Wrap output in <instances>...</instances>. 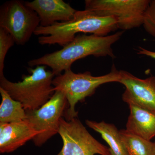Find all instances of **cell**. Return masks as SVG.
<instances>
[{"instance_id": "5bb4252c", "label": "cell", "mask_w": 155, "mask_h": 155, "mask_svg": "<svg viewBox=\"0 0 155 155\" xmlns=\"http://www.w3.org/2000/svg\"><path fill=\"white\" fill-rule=\"evenodd\" d=\"M2 101L0 105V123H13L25 120L26 111L20 102L12 98L5 90L0 87Z\"/></svg>"}, {"instance_id": "8992f818", "label": "cell", "mask_w": 155, "mask_h": 155, "mask_svg": "<svg viewBox=\"0 0 155 155\" xmlns=\"http://www.w3.org/2000/svg\"><path fill=\"white\" fill-rule=\"evenodd\" d=\"M40 24L38 15L25 2L12 0L1 6L0 28L10 34L16 44H26Z\"/></svg>"}, {"instance_id": "6da1fadb", "label": "cell", "mask_w": 155, "mask_h": 155, "mask_svg": "<svg viewBox=\"0 0 155 155\" xmlns=\"http://www.w3.org/2000/svg\"><path fill=\"white\" fill-rule=\"evenodd\" d=\"M124 31H122L105 36L77 35L63 48L30 60L28 65L30 67L41 65L49 67L54 75L58 76L63 71L71 69L75 61L88 56L114 59L116 57L112 45L120 39Z\"/></svg>"}, {"instance_id": "3957f363", "label": "cell", "mask_w": 155, "mask_h": 155, "mask_svg": "<svg viewBox=\"0 0 155 155\" xmlns=\"http://www.w3.org/2000/svg\"><path fill=\"white\" fill-rule=\"evenodd\" d=\"M46 67L41 65L30 69L31 74L23 75L22 81L17 82H11L4 75L0 77V87L20 102L25 111L37 110L55 92L53 85L54 74Z\"/></svg>"}, {"instance_id": "7c38bea8", "label": "cell", "mask_w": 155, "mask_h": 155, "mask_svg": "<svg viewBox=\"0 0 155 155\" xmlns=\"http://www.w3.org/2000/svg\"><path fill=\"white\" fill-rule=\"evenodd\" d=\"M130 113L126 130L147 140L155 137V112L134 104L128 105Z\"/></svg>"}, {"instance_id": "2e32d148", "label": "cell", "mask_w": 155, "mask_h": 155, "mask_svg": "<svg viewBox=\"0 0 155 155\" xmlns=\"http://www.w3.org/2000/svg\"><path fill=\"white\" fill-rule=\"evenodd\" d=\"M15 43L13 36L6 31L0 28V77L4 75L3 71L6 55Z\"/></svg>"}, {"instance_id": "e0dca14e", "label": "cell", "mask_w": 155, "mask_h": 155, "mask_svg": "<svg viewBox=\"0 0 155 155\" xmlns=\"http://www.w3.org/2000/svg\"><path fill=\"white\" fill-rule=\"evenodd\" d=\"M142 25L149 34L155 37V0L150 2L145 13Z\"/></svg>"}, {"instance_id": "9c48e42d", "label": "cell", "mask_w": 155, "mask_h": 155, "mask_svg": "<svg viewBox=\"0 0 155 155\" xmlns=\"http://www.w3.org/2000/svg\"><path fill=\"white\" fill-rule=\"evenodd\" d=\"M119 83L125 87L122 100L155 112V76L141 79L124 70L120 71Z\"/></svg>"}, {"instance_id": "ac0fdd59", "label": "cell", "mask_w": 155, "mask_h": 155, "mask_svg": "<svg viewBox=\"0 0 155 155\" xmlns=\"http://www.w3.org/2000/svg\"><path fill=\"white\" fill-rule=\"evenodd\" d=\"M136 51L138 54L147 56L155 60V51H150L141 47H139Z\"/></svg>"}, {"instance_id": "ba28073f", "label": "cell", "mask_w": 155, "mask_h": 155, "mask_svg": "<svg viewBox=\"0 0 155 155\" xmlns=\"http://www.w3.org/2000/svg\"><path fill=\"white\" fill-rule=\"evenodd\" d=\"M58 134L63 146L57 155H112L110 148L95 139L77 118H61Z\"/></svg>"}, {"instance_id": "5b68a950", "label": "cell", "mask_w": 155, "mask_h": 155, "mask_svg": "<svg viewBox=\"0 0 155 155\" xmlns=\"http://www.w3.org/2000/svg\"><path fill=\"white\" fill-rule=\"evenodd\" d=\"M150 0H85L84 10L100 17H114L118 28L130 30L143 25Z\"/></svg>"}, {"instance_id": "9a60e30c", "label": "cell", "mask_w": 155, "mask_h": 155, "mask_svg": "<svg viewBox=\"0 0 155 155\" xmlns=\"http://www.w3.org/2000/svg\"><path fill=\"white\" fill-rule=\"evenodd\" d=\"M127 155H155V142L135 135L126 129L119 130Z\"/></svg>"}, {"instance_id": "277c9868", "label": "cell", "mask_w": 155, "mask_h": 155, "mask_svg": "<svg viewBox=\"0 0 155 155\" xmlns=\"http://www.w3.org/2000/svg\"><path fill=\"white\" fill-rule=\"evenodd\" d=\"M120 78V71L116 69L114 64L110 72L101 76H93L87 71L75 73L71 69L56 76L53 81L54 91L64 94L69 106L65 113L66 120L69 121L77 117L78 113L75 111V107L78 102L92 95L97 88L104 84L119 82Z\"/></svg>"}, {"instance_id": "52a82bcc", "label": "cell", "mask_w": 155, "mask_h": 155, "mask_svg": "<svg viewBox=\"0 0 155 155\" xmlns=\"http://www.w3.org/2000/svg\"><path fill=\"white\" fill-rule=\"evenodd\" d=\"M67 103L64 94L57 91L50 99L39 109L26 111L25 120L35 130L41 133L32 140L36 146H41L58 134L60 121L65 114Z\"/></svg>"}, {"instance_id": "30bf717a", "label": "cell", "mask_w": 155, "mask_h": 155, "mask_svg": "<svg viewBox=\"0 0 155 155\" xmlns=\"http://www.w3.org/2000/svg\"><path fill=\"white\" fill-rule=\"evenodd\" d=\"M25 3L36 12L40 21V26L42 27L70 21L77 11L63 0H34Z\"/></svg>"}, {"instance_id": "4fadbf2b", "label": "cell", "mask_w": 155, "mask_h": 155, "mask_svg": "<svg viewBox=\"0 0 155 155\" xmlns=\"http://www.w3.org/2000/svg\"><path fill=\"white\" fill-rule=\"evenodd\" d=\"M86 124L101 134L109 145L112 155H127L119 130L115 125L104 121L98 122L88 120H86Z\"/></svg>"}, {"instance_id": "8fae6325", "label": "cell", "mask_w": 155, "mask_h": 155, "mask_svg": "<svg viewBox=\"0 0 155 155\" xmlns=\"http://www.w3.org/2000/svg\"><path fill=\"white\" fill-rule=\"evenodd\" d=\"M41 134L25 120L6 124L0 123V152H12Z\"/></svg>"}, {"instance_id": "7a4b0ae2", "label": "cell", "mask_w": 155, "mask_h": 155, "mask_svg": "<svg viewBox=\"0 0 155 155\" xmlns=\"http://www.w3.org/2000/svg\"><path fill=\"white\" fill-rule=\"evenodd\" d=\"M118 28L117 21L114 17H100L84 10L76 11L73 19L68 22H56L48 27L39 26L34 34L40 36L38 38L40 45L58 44L64 47L78 33L105 36Z\"/></svg>"}]
</instances>
